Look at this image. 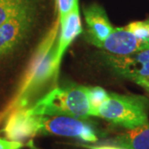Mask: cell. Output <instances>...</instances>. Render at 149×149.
<instances>
[{"label": "cell", "mask_w": 149, "mask_h": 149, "mask_svg": "<svg viewBox=\"0 0 149 149\" xmlns=\"http://www.w3.org/2000/svg\"><path fill=\"white\" fill-rule=\"evenodd\" d=\"M124 27L139 39L149 40V19L132 22Z\"/></svg>", "instance_id": "cell-13"}, {"label": "cell", "mask_w": 149, "mask_h": 149, "mask_svg": "<svg viewBox=\"0 0 149 149\" xmlns=\"http://www.w3.org/2000/svg\"><path fill=\"white\" fill-rule=\"evenodd\" d=\"M86 88H87L88 99L91 104L92 116L96 117L97 110L101 106L102 104L105 101V100L109 95V93L104 89L99 86H94V87L88 86Z\"/></svg>", "instance_id": "cell-11"}, {"label": "cell", "mask_w": 149, "mask_h": 149, "mask_svg": "<svg viewBox=\"0 0 149 149\" xmlns=\"http://www.w3.org/2000/svg\"><path fill=\"white\" fill-rule=\"evenodd\" d=\"M148 112L149 100L145 96L109 93L97 110L96 117L132 129L148 122Z\"/></svg>", "instance_id": "cell-3"}, {"label": "cell", "mask_w": 149, "mask_h": 149, "mask_svg": "<svg viewBox=\"0 0 149 149\" xmlns=\"http://www.w3.org/2000/svg\"><path fill=\"white\" fill-rule=\"evenodd\" d=\"M42 117L34 114L30 107L17 108L7 115L3 133L9 141L21 142L39 133Z\"/></svg>", "instance_id": "cell-5"}, {"label": "cell", "mask_w": 149, "mask_h": 149, "mask_svg": "<svg viewBox=\"0 0 149 149\" xmlns=\"http://www.w3.org/2000/svg\"><path fill=\"white\" fill-rule=\"evenodd\" d=\"M30 109L34 114L40 116L65 115L80 118L92 116L87 88L82 85L56 87Z\"/></svg>", "instance_id": "cell-2"}, {"label": "cell", "mask_w": 149, "mask_h": 149, "mask_svg": "<svg viewBox=\"0 0 149 149\" xmlns=\"http://www.w3.org/2000/svg\"><path fill=\"white\" fill-rule=\"evenodd\" d=\"M56 3H57L59 19L61 22L64 20L65 17L73 8L74 0H56Z\"/></svg>", "instance_id": "cell-14"}, {"label": "cell", "mask_w": 149, "mask_h": 149, "mask_svg": "<svg viewBox=\"0 0 149 149\" xmlns=\"http://www.w3.org/2000/svg\"><path fill=\"white\" fill-rule=\"evenodd\" d=\"M116 149H127V148H120V147H116Z\"/></svg>", "instance_id": "cell-19"}, {"label": "cell", "mask_w": 149, "mask_h": 149, "mask_svg": "<svg viewBox=\"0 0 149 149\" xmlns=\"http://www.w3.org/2000/svg\"><path fill=\"white\" fill-rule=\"evenodd\" d=\"M22 147L23 143L21 142L0 139V149H21Z\"/></svg>", "instance_id": "cell-15"}, {"label": "cell", "mask_w": 149, "mask_h": 149, "mask_svg": "<svg viewBox=\"0 0 149 149\" xmlns=\"http://www.w3.org/2000/svg\"><path fill=\"white\" fill-rule=\"evenodd\" d=\"M60 19L48 33L32 59L13 100L3 113L8 115L17 108L32 106V102L53 79L56 82L59 67L56 64Z\"/></svg>", "instance_id": "cell-1"}, {"label": "cell", "mask_w": 149, "mask_h": 149, "mask_svg": "<svg viewBox=\"0 0 149 149\" xmlns=\"http://www.w3.org/2000/svg\"><path fill=\"white\" fill-rule=\"evenodd\" d=\"M61 34L59 36L57 52H56V64L60 68L61 60L65 51L73 42L75 37L82 32V26L80 21L79 0H74V5L64 20L60 22Z\"/></svg>", "instance_id": "cell-9"}, {"label": "cell", "mask_w": 149, "mask_h": 149, "mask_svg": "<svg viewBox=\"0 0 149 149\" xmlns=\"http://www.w3.org/2000/svg\"><path fill=\"white\" fill-rule=\"evenodd\" d=\"M26 0H0V26L14 13Z\"/></svg>", "instance_id": "cell-12"}, {"label": "cell", "mask_w": 149, "mask_h": 149, "mask_svg": "<svg viewBox=\"0 0 149 149\" xmlns=\"http://www.w3.org/2000/svg\"><path fill=\"white\" fill-rule=\"evenodd\" d=\"M84 15L87 26L88 40L96 47L99 43L105 40L114 27L109 20L106 12L97 3L85 8Z\"/></svg>", "instance_id": "cell-8"}, {"label": "cell", "mask_w": 149, "mask_h": 149, "mask_svg": "<svg viewBox=\"0 0 149 149\" xmlns=\"http://www.w3.org/2000/svg\"><path fill=\"white\" fill-rule=\"evenodd\" d=\"M33 148H34V149H38V148H34V147H33Z\"/></svg>", "instance_id": "cell-20"}, {"label": "cell", "mask_w": 149, "mask_h": 149, "mask_svg": "<svg viewBox=\"0 0 149 149\" xmlns=\"http://www.w3.org/2000/svg\"><path fill=\"white\" fill-rule=\"evenodd\" d=\"M84 119L65 115L42 116L38 134L63 136L95 143L99 139L97 131Z\"/></svg>", "instance_id": "cell-4"}, {"label": "cell", "mask_w": 149, "mask_h": 149, "mask_svg": "<svg viewBox=\"0 0 149 149\" xmlns=\"http://www.w3.org/2000/svg\"><path fill=\"white\" fill-rule=\"evenodd\" d=\"M96 47L104 49L112 56H126L149 49V40L139 39L125 27H116L113 28L104 41L99 43Z\"/></svg>", "instance_id": "cell-6"}, {"label": "cell", "mask_w": 149, "mask_h": 149, "mask_svg": "<svg viewBox=\"0 0 149 149\" xmlns=\"http://www.w3.org/2000/svg\"><path fill=\"white\" fill-rule=\"evenodd\" d=\"M136 84L144 88L146 91L149 92V78H140L134 80Z\"/></svg>", "instance_id": "cell-16"}, {"label": "cell", "mask_w": 149, "mask_h": 149, "mask_svg": "<svg viewBox=\"0 0 149 149\" xmlns=\"http://www.w3.org/2000/svg\"><path fill=\"white\" fill-rule=\"evenodd\" d=\"M4 118H6L5 117V114H4L3 113H0V123H2V121H3V119Z\"/></svg>", "instance_id": "cell-18"}, {"label": "cell", "mask_w": 149, "mask_h": 149, "mask_svg": "<svg viewBox=\"0 0 149 149\" xmlns=\"http://www.w3.org/2000/svg\"><path fill=\"white\" fill-rule=\"evenodd\" d=\"M112 142L127 149H149V122L118 134Z\"/></svg>", "instance_id": "cell-10"}, {"label": "cell", "mask_w": 149, "mask_h": 149, "mask_svg": "<svg viewBox=\"0 0 149 149\" xmlns=\"http://www.w3.org/2000/svg\"><path fill=\"white\" fill-rule=\"evenodd\" d=\"M106 63L117 74L133 81L149 78V49L126 56L107 55Z\"/></svg>", "instance_id": "cell-7"}, {"label": "cell", "mask_w": 149, "mask_h": 149, "mask_svg": "<svg viewBox=\"0 0 149 149\" xmlns=\"http://www.w3.org/2000/svg\"><path fill=\"white\" fill-rule=\"evenodd\" d=\"M82 147H85L89 149H116L115 146H108V145H104V146H91V145H82Z\"/></svg>", "instance_id": "cell-17"}]
</instances>
